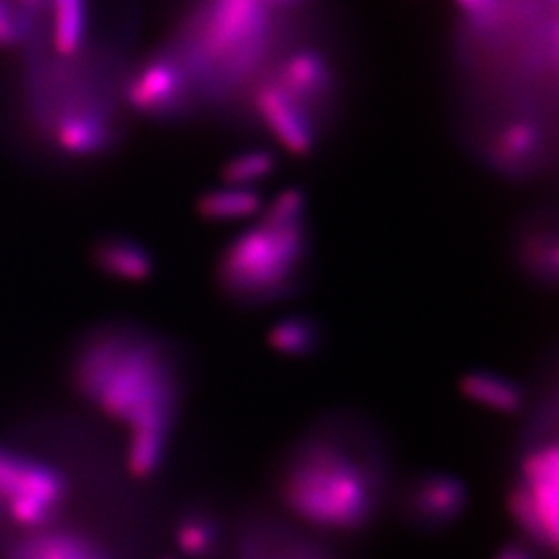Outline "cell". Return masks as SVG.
I'll return each instance as SVG.
<instances>
[{"label":"cell","mask_w":559,"mask_h":559,"mask_svg":"<svg viewBox=\"0 0 559 559\" xmlns=\"http://www.w3.org/2000/svg\"><path fill=\"white\" fill-rule=\"evenodd\" d=\"M5 559H112L90 534L71 528L29 531L11 545Z\"/></svg>","instance_id":"11"},{"label":"cell","mask_w":559,"mask_h":559,"mask_svg":"<svg viewBox=\"0 0 559 559\" xmlns=\"http://www.w3.org/2000/svg\"><path fill=\"white\" fill-rule=\"evenodd\" d=\"M233 559H335L326 547L277 518L250 514L239 523Z\"/></svg>","instance_id":"7"},{"label":"cell","mask_w":559,"mask_h":559,"mask_svg":"<svg viewBox=\"0 0 559 559\" xmlns=\"http://www.w3.org/2000/svg\"><path fill=\"white\" fill-rule=\"evenodd\" d=\"M512 259L534 285H558V217L555 206H539L518 222L512 233Z\"/></svg>","instance_id":"8"},{"label":"cell","mask_w":559,"mask_h":559,"mask_svg":"<svg viewBox=\"0 0 559 559\" xmlns=\"http://www.w3.org/2000/svg\"><path fill=\"white\" fill-rule=\"evenodd\" d=\"M37 19L19 10L13 0H0V48H11L37 35Z\"/></svg>","instance_id":"19"},{"label":"cell","mask_w":559,"mask_h":559,"mask_svg":"<svg viewBox=\"0 0 559 559\" xmlns=\"http://www.w3.org/2000/svg\"><path fill=\"white\" fill-rule=\"evenodd\" d=\"M277 497L292 516L317 531L357 534L370 527L384 501V462L370 438L332 420L286 454Z\"/></svg>","instance_id":"2"},{"label":"cell","mask_w":559,"mask_h":559,"mask_svg":"<svg viewBox=\"0 0 559 559\" xmlns=\"http://www.w3.org/2000/svg\"><path fill=\"white\" fill-rule=\"evenodd\" d=\"M528 440L520 459V475L516 484L522 487L542 522L552 538L559 534V454L556 438H545L544 429H538Z\"/></svg>","instance_id":"10"},{"label":"cell","mask_w":559,"mask_h":559,"mask_svg":"<svg viewBox=\"0 0 559 559\" xmlns=\"http://www.w3.org/2000/svg\"><path fill=\"white\" fill-rule=\"evenodd\" d=\"M549 555H545L544 550L538 549L536 545L531 544L527 539L520 538L518 542L503 545L498 550L497 556L492 559H547Z\"/></svg>","instance_id":"20"},{"label":"cell","mask_w":559,"mask_h":559,"mask_svg":"<svg viewBox=\"0 0 559 559\" xmlns=\"http://www.w3.org/2000/svg\"><path fill=\"white\" fill-rule=\"evenodd\" d=\"M162 559H176V558H173V556H167V558H162Z\"/></svg>","instance_id":"22"},{"label":"cell","mask_w":559,"mask_h":559,"mask_svg":"<svg viewBox=\"0 0 559 559\" xmlns=\"http://www.w3.org/2000/svg\"><path fill=\"white\" fill-rule=\"evenodd\" d=\"M261 209V194L255 187L228 186L211 190L198 203V212L209 222H234L252 216Z\"/></svg>","instance_id":"17"},{"label":"cell","mask_w":559,"mask_h":559,"mask_svg":"<svg viewBox=\"0 0 559 559\" xmlns=\"http://www.w3.org/2000/svg\"><path fill=\"white\" fill-rule=\"evenodd\" d=\"M266 2L275 10L297 13V11H307L313 0H266Z\"/></svg>","instance_id":"21"},{"label":"cell","mask_w":559,"mask_h":559,"mask_svg":"<svg viewBox=\"0 0 559 559\" xmlns=\"http://www.w3.org/2000/svg\"><path fill=\"white\" fill-rule=\"evenodd\" d=\"M91 258L96 269L123 281V283H143L154 272V259L142 243L129 236H106L93 247Z\"/></svg>","instance_id":"12"},{"label":"cell","mask_w":559,"mask_h":559,"mask_svg":"<svg viewBox=\"0 0 559 559\" xmlns=\"http://www.w3.org/2000/svg\"><path fill=\"white\" fill-rule=\"evenodd\" d=\"M467 503L469 492L464 481L448 473L417 476L404 492V514L424 531H442L459 522Z\"/></svg>","instance_id":"9"},{"label":"cell","mask_w":559,"mask_h":559,"mask_svg":"<svg viewBox=\"0 0 559 559\" xmlns=\"http://www.w3.org/2000/svg\"><path fill=\"white\" fill-rule=\"evenodd\" d=\"M310 255L307 198L299 189H288L270 203L258 227L225 247L217 285L241 307L283 301L305 285Z\"/></svg>","instance_id":"4"},{"label":"cell","mask_w":559,"mask_h":559,"mask_svg":"<svg viewBox=\"0 0 559 559\" xmlns=\"http://www.w3.org/2000/svg\"><path fill=\"white\" fill-rule=\"evenodd\" d=\"M71 373L80 395L127 429L129 475L153 478L169 451L181 401L169 344L140 328L112 324L84 338Z\"/></svg>","instance_id":"1"},{"label":"cell","mask_w":559,"mask_h":559,"mask_svg":"<svg viewBox=\"0 0 559 559\" xmlns=\"http://www.w3.org/2000/svg\"><path fill=\"white\" fill-rule=\"evenodd\" d=\"M275 169V156L269 148H247L238 156H233L225 165L227 186L255 187L258 181L269 178Z\"/></svg>","instance_id":"18"},{"label":"cell","mask_w":559,"mask_h":559,"mask_svg":"<svg viewBox=\"0 0 559 559\" xmlns=\"http://www.w3.org/2000/svg\"><path fill=\"white\" fill-rule=\"evenodd\" d=\"M307 21L277 51L245 96L241 112L290 153L308 156L337 122L343 74L332 55L310 37Z\"/></svg>","instance_id":"3"},{"label":"cell","mask_w":559,"mask_h":559,"mask_svg":"<svg viewBox=\"0 0 559 559\" xmlns=\"http://www.w3.org/2000/svg\"><path fill=\"white\" fill-rule=\"evenodd\" d=\"M269 343L286 357H310L322 344L321 324L313 317H285L270 330Z\"/></svg>","instance_id":"16"},{"label":"cell","mask_w":559,"mask_h":559,"mask_svg":"<svg viewBox=\"0 0 559 559\" xmlns=\"http://www.w3.org/2000/svg\"><path fill=\"white\" fill-rule=\"evenodd\" d=\"M51 40L60 59H76L84 48L87 0H49Z\"/></svg>","instance_id":"15"},{"label":"cell","mask_w":559,"mask_h":559,"mask_svg":"<svg viewBox=\"0 0 559 559\" xmlns=\"http://www.w3.org/2000/svg\"><path fill=\"white\" fill-rule=\"evenodd\" d=\"M68 495V480L53 465L0 448V520L24 531L46 527Z\"/></svg>","instance_id":"5"},{"label":"cell","mask_w":559,"mask_h":559,"mask_svg":"<svg viewBox=\"0 0 559 559\" xmlns=\"http://www.w3.org/2000/svg\"><path fill=\"white\" fill-rule=\"evenodd\" d=\"M460 391L471 402L501 415H518L527 404V395L520 382L492 371H473L465 374L460 380Z\"/></svg>","instance_id":"13"},{"label":"cell","mask_w":559,"mask_h":559,"mask_svg":"<svg viewBox=\"0 0 559 559\" xmlns=\"http://www.w3.org/2000/svg\"><path fill=\"white\" fill-rule=\"evenodd\" d=\"M123 100L132 111L159 123H181L201 111L186 68L169 46L143 57L126 74Z\"/></svg>","instance_id":"6"},{"label":"cell","mask_w":559,"mask_h":559,"mask_svg":"<svg viewBox=\"0 0 559 559\" xmlns=\"http://www.w3.org/2000/svg\"><path fill=\"white\" fill-rule=\"evenodd\" d=\"M176 547L187 559H216L225 533L219 518L209 509H190L175 527Z\"/></svg>","instance_id":"14"}]
</instances>
